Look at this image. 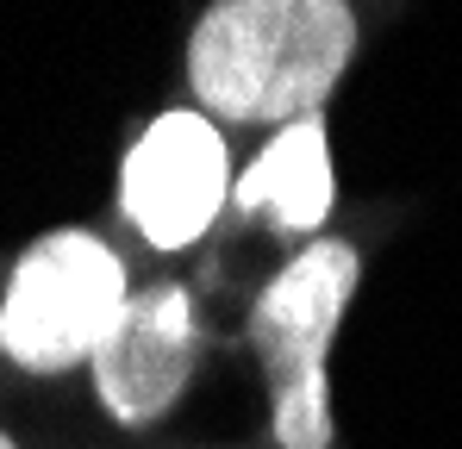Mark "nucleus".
<instances>
[{
	"label": "nucleus",
	"mask_w": 462,
	"mask_h": 449,
	"mask_svg": "<svg viewBox=\"0 0 462 449\" xmlns=\"http://www.w3.org/2000/svg\"><path fill=\"white\" fill-rule=\"evenodd\" d=\"M356 275H363L356 250L344 237H319L250 306V344L275 393V444L282 449H331L325 350L356 294Z\"/></svg>",
	"instance_id": "nucleus-2"
},
{
	"label": "nucleus",
	"mask_w": 462,
	"mask_h": 449,
	"mask_svg": "<svg viewBox=\"0 0 462 449\" xmlns=\"http://www.w3.org/2000/svg\"><path fill=\"white\" fill-rule=\"evenodd\" d=\"M0 449H13V437H6V431H0Z\"/></svg>",
	"instance_id": "nucleus-7"
},
{
	"label": "nucleus",
	"mask_w": 462,
	"mask_h": 449,
	"mask_svg": "<svg viewBox=\"0 0 462 449\" xmlns=\"http://www.w3.org/2000/svg\"><path fill=\"white\" fill-rule=\"evenodd\" d=\"M231 206L237 213H269L282 231H319L331 213V144L325 125L300 119L288 132H275L263 156L231 181Z\"/></svg>",
	"instance_id": "nucleus-6"
},
{
	"label": "nucleus",
	"mask_w": 462,
	"mask_h": 449,
	"mask_svg": "<svg viewBox=\"0 0 462 449\" xmlns=\"http://www.w3.org/2000/svg\"><path fill=\"white\" fill-rule=\"evenodd\" d=\"M356 57L344 0H219L188 38V81L213 119L300 125Z\"/></svg>",
	"instance_id": "nucleus-1"
},
{
	"label": "nucleus",
	"mask_w": 462,
	"mask_h": 449,
	"mask_svg": "<svg viewBox=\"0 0 462 449\" xmlns=\"http://www.w3.org/2000/svg\"><path fill=\"white\" fill-rule=\"evenodd\" d=\"M226 138L213 119L162 113L119 169V206L156 250H188L231 200Z\"/></svg>",
	"instance_id": "nucleus-4"
},
{
	"label": "nucleus",
	"mask_w": 462,
	"mask_h": 449,
	"mask_svg": "<svg viewBox=\"0 0 462 449\" xmlns=\"http://www.w3.org/2000/svg\"><path fill=\"white\" fill-rule=\"evenodd\" d=\"M200 356V331H194V299L175 281H156L144 294L125 299L119 325L106 331V344L94 350V393L119 425H151L162 418Z\"/></svg>",
	"instance_id": "nucleus-5"
},
{
	"label": "nucleus",
	"mask_w": 462,
	"mask_h": 449,
	"mask_svg": "<svg viewBox=\"0 0 462 449\" xmlns=\"http://www.w3.org/2000/svg\"><path fill=\"white\" fill-rule=\"evenodd\" d=\"M125 269L94 231L38 237L0 299V350L32 374H63L94 362L106 331L125 312Z\"/></svg>",
	"instance_id": "nucleus-3"
}]
</instances>
